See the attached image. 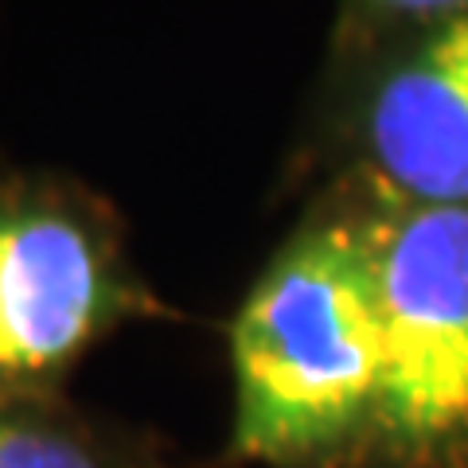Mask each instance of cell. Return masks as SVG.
Instances as JSON below:
<instances>
[{
  "mask_svg": "<svg viewBox=\"0 0 468 468\" xmlns=\"http://www.w3.org/2000/svg\"><path fill=\"white\" fill-rule=\"evenodd\" d=\"M230 351L234 445L246 457L309 461L375 421L383 332L367 230L301 234L246 297Z\"/></svg>",
  "mask_w": 468,
  "mask_h": 468,
  "instance_id": "6da1fadb",
  "label": "cell"
},
{
  "mask_svg": "<svg viewBox=\"0 0 468 468\" xmlns=\"http://www.w3.org/2000/svg\"><path fill=\"white\" fill-rule=\"evenodd\" d=\"M383 332L375 426L399 449L468 437V207L390 203L363 223Z\"/></svg>",
  "mask_w": 468,
  "mask_h": 468,
  "instance_id": "7a4b0ae2",
  "label": "cell"
},
{
  "mask_svg": "<svg viewBox=\"0 0 468 468\" xmlns=\"http://www.w3.org/2000/svg\"><path fill=\"white\" fill-rule=\"evenodd\" d=\"M110 254L55 199L0 203V383L67 367L122 309Z\"/></svg>",
  "mask_w": 468,
  "mask_h": 468,
  "instance_id": "3957f363",
  "label": "cell"
},
{
  "mask_svg": "<svg viewBox=\"0 0 468 468\" xmlns=\"http://www.w3.org/2000/svg\"><path fill=\"white\" fill-rule=\"evenodd\" d=\"M363 144L390 199L468 207V8L390 58L367 98Z\"/></svg>",
  "mask_w": 468,
  "mask_h": 468,
  "instance_id": "277c9868",
  "label": "cell"
},
{
  "mask_svg": "<svg viewBox=\"0 0 468 468\" xmlns=\"http://www.w3.org/2000/svg\"><path fill=\"white\" fill-rule=\"evenodd\" d=\"M0 468H98L82 445L63 433L0 421Z\"/></svg>",
  "mask_w": 468,
  "mask_h": 468,
  "instance_id": "5b68a950",
  "label": "cell"
},
{
  "mask_svg": "<svg viewBox=\"0 0 468 468\" xmlns=\"http://www.w3.org/2000/svg\"><path fill=\"white\" fill-rule=\"evenodd\" d=\"M363 20L375 27H406V32H421L445 16H457L468 8V0H351Z\"/></svg>",
  "mask_w": 468,
  "mask_h": 468,
  "instance_id": "8992f818",
  "label": "cell"
}]
</instances>
